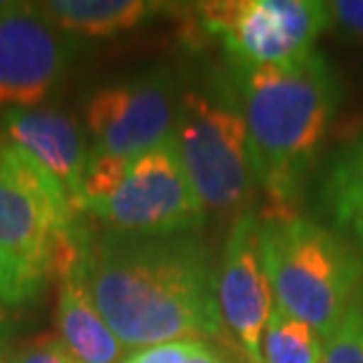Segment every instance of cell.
I'll return each instance as SVG.
<instances>
[{
  "label": "cell",
  "mask_w": 363,
  "mask_h": 363,
  "mask_svg": "<svg viewBox=\"0 0 363 363\" xmlns=\"http://www.w3.org/2000/svg\"><path fill=\"white\" fill-rule=\"evenodd\" d=\"M0 323H7V311L3 304H0Z\"/></svg>",
  "instance_id": "obj_23"
},
{
  "label": "cell",
  "mask_w": 363,
  "mask_h": 363,
  "mask_svg": "<svg viewBox=\"0 0 363 363\" xmlns=\"http://www.w3.org/2000/svg\"><path fill=\"white\" fill-rule=\"evenodd\" d=\"M323 363H363V283L342 321L323 340Z\"/></svg>",
  "instance_id": "obj_17"
},
{
  "label": "cell",
  "mask_w": 363,
  "mask_h": 363,
  "mask_svg": "<svg viewBox=\"0 0 363 363\" xmlns=\"http://www.w3.org/2000/svg\"><path fill=\"white\" fill-rule=\"evenodd\" d=\"M81 224H62L33 196L0 177V304L5 309L26 307L45 293L57 234Z\"/></svg>",
  "instance_id": "obj_10"
},
{
  "label": "cell",
  "mask_w": 363,
  "mask_h": 363,
  "mask_svg": "<svg viewBox=\"0 0 363 363\" xmlns=\"http://www.w3.org/2000/svg\"><path fill=\"white\" fill-rule=\"evenodd\" d=\"M88 215L106 229L133 234H182L201 231L208 220L189 182L172 137L161 147L133 158L111 199Z\"/></svg>",
  "instance_id": "obj_6"
},
{
  "label": "cell",
  "mask_w": 363,
  "mask_h": 363,
  "mask_svg": "<svg viewBox=\"0 0 363 363\" xmlns=\"http://www.w3.org/2000/svg\"><path fill=\"white\" fill-rule=\"evenodd\" d=\"M10 363H78L60 335H40L19 347Z\"/></svg>",
  "instance_id": "obj_18"
},
{
  "label": "cell",
  "mask_w": 363,
  "mask_h": 363,
  "mask_svg": "<svg viewBox=\"0 0 363 363\" xmlns=\"http://www.w3.org/2000/svg\"><path fill=\"white\" fill-rule=\"evenodd\" d=\"M259 236L274 304L325 340L363 283V252L297 213L264 215Z\"/></svg>",
  "instance_id": "obj_3"
},
{
  "label": "cell",
  "mask_w": 363,
  "mask_h": 363,
  "mask_svg": "<svg viewBox=\"0 0 363 363\" xmlns=\"http://www.w3.org/2000/svg\"><path fill=\"white\" fill-rule=\"evenodd\" d=\"M76 40L43 3H7L0 10V108H33L60 83Z\"/></svg>",
  "instance_id": "obj_8"
},
{
  "label": "cell",
  "mask_w": 363,
  "mask_h": 363,
  "mask_svg": "<svg viewBox=\"0 0 363 363\" xmlns=\"http://www.w3.org/2000/svg\"><path fill=\"white\" fill-rule=\"evenodd\" d=\"M179 104V85L168 67L97 88L85 104L92 149L133 158L161 147L172 137Z\"/></svg>",
  "instance_id": "obj_7"
},
{
  "label": "cell",
  "mask_w": 363,
  "mask_h": 363,
  "mask_svg": "<svg viewBox=\"0 0 363 363\" xmlns=\"http://www.w3.org/2000/svg\"><path fill=\"white\" fill-rule=\"evenodd\" d=\"M199 342L201 340H175V342L144 347V350H137L125 363H186Z\"/></svg>",
  "instance_id": "obj_19"
},
{
  "label": "cell",
  "mask_w": 363,
  "mask_h": 363,
  "mask_svg": "<svg viewBox=\"0 0 363 363\" xmlns=\"http://www.w3.org/2000/svg\"><path fill=\"white\" fill-rule=\"evenodd\" d=\"M85 267L88 259L74 274L60 281V302H57L60 337L78 363H118L123 345L92 300L85 281Z\"/></svg>",
  "instance_id": "obj_13"
},
{
  "label": "cell",
  "mask_w": 363,
  "mask_h": 363,
  "mask_svg": "<svg viewBox=\"0 0 363 363\" xmlns=\"http://www.w3.org/2000/svg\"><path fill=\"white\" fill-rule=\"evenodd\" d=\"M7 3H3V0H0V10H3V7H5Z\"/></svg>",
  "instance_id": "obj_24"
},
{
  "label": "cell",
  "mask_w": 363,
  "mask_h": 363,
  "mask_svg": "<svg viewBox=\"0 0 363 363\" xmlns=\"http://www.w3.org/2000/svg\"><path fill=\"white\" fill-rule=\"evenodd\" d=\"M262 363H323V340L309 323L274 304L262 333Z\"/></svg>",
  "instance_id": "obj_15"
},
{
  "label": "cell",
  "mask_w": 363,
  "mask_h": 363,
  "mask_svg": "<svg viewBox=\"0 0 363 363\" xmlns=\"http://www.w3.org/2000/svg\"><path fill=\"white\" fill-rule=\"evenodd\" d=\"M85 281L99 314L130 350L227 333L217 302V262L199 231L104 229L90 241Z\"/></svg>",
  "instance_id": "obj_1"
},
{
  "label": "cell",
  "mask_w": 363,
  "mask_h": 363,
  "mask_svg": "<svg viewBox=\"0 0 363 363\" xmlns=\"http://www.w3.org/2000/svg\"><path fill=\"white\" fill-rule=\"evenodd\" d=\"M3 125L7 140L26 149L62 182L76 210L83 215L81 186L90 151L85 149L78 123L57 108L33 106L7 108L3 111Z\"/></svg>",
  "instance_id": "obj_11"
},
{
  "label": "cell",
  "mask_w": 363,
  "mask_h": 363,
  "mask_svg": "<svg viewBox=\"0 0 363 363\" xmlns=\"http://www.w3.org/2000/svg\"><path fill=\"white\" fill-rule=\"evenodd\" d=\"M10 337L12 328L10 323H0V363H10L12 361V350H10Z\"/></svg>",
  "instance_id": "obj_22"
},
{
  "label": "cell",
  "mask_w": 363,
  "mask_h": 363,
  "mask_svg": "<svg viewBox=\"0 0 363 363\" xmlns=\"http://www.w3.org/2000/svg\"><path fill=\"white\" fill-rule=\"evenodd\" d=\"M128 163L130 161H125V158L104 154L99 149H90L88 165H85V175H83V186H81L83 215H88L94 206L111 199L116 189L121 186L123 177H125Z\"/></svg>",
  "instance_id": "obj_16"
},
{
  "label": "cell",
  "mask_w": 363,
  "mask_h": 363,
  "mask_svg": "<svg viewBox=\"0 0 363 363\" xmlns=\"http://www.w3.org/2000/svg\"><path fill=\"white\" fill-rule=\"evenodd\" d=\"M259 229L262 217L252 206L236 215L217 264V302L224 328L248 363H262V333L274 309Z\"/></svg>",
  "instance_id": "obj_9"
},
{
  "label": "cell",
  "mask_w": 363,
  "mask_h": 363,
  "mask_svg": "<svg viewBox=\"0 0 363 363\" xmlns=\"http://www.w3.org/2000/svg\"><path fill=\"white\" fill-rule=\"evenodd\" d=\"M172 144L208 215L236 217L252 206L245 116L229 71L179 90Z\"/></svg>",
  "instance_id": "obj_4"
},
{
  "label": "cell",
  "mask_w": 363,
  "mask_h": 363,
  "mask_svg": "<svg viewBox=\"0 0 363 363\" xmlns=\"http://www.w3.org/2000/svg\"><path fill=\"white\" fill-rule=\"evenodd\" d=\"M186 363H227V361H224V357L215 350V347H210L206 340H201L199 347H196V352L189 357Z\"/></svg>",
  "instance_id": "obj_21"
},
{
  "label": "cell",
  "mask_w": 363,
  "mask_h": 363,
  "mask_svg": "<svg viewBox=\"0 0 363 363\" xmlns=\"http://www.w3.org/2000/svg\"><path fill=\"white\" fill-rule=\"evenodd\" d=\"M311 196L314 220L363 252V137L328 156Z\"/></svg>",
  "instance_id": "obj_12"
},
{
  "label": "cell",
  "mask_w": 363,
  "mask_h": 363,
  "mask_svg": "<svg viewBox=\"0 0 363 363\" xmlns=\"http://www.w3.org/2000/svg\"><path fill=\"white\" fill-rule=\"evenodd\" d=\"M43 7L71 35L106 38L161 17L170 5L149 0H50Z\"/></svg>",
  "instance_id": "obj_14"
},
{
  "label": "cell",
  "mask_w": 363,
  "mask_h": 363,
  "mask_svg": "<svg viewBox=\"0 0 363 363\" xmlns=\"http://www.w3.org/2000/svg\"><path fill=\"white\" fill-rule=\"evenodd\" d=\"M199 26L227 55V64L283 67L316 52V40L330 26L321 0H227L196 5Z\"/></svg>",
  "instance_id": "obj_5"
},
{
  "label": "cell",
  "mask_w": 363,
  "mask_h": 363,
  "mask_svg": "<svg viewBox=\"0 0 363 363\" xmlns=\"http://www.w3.org/2000/svg\"><path fill=\"white\" fill-rule=\"evenodd\" d=\"M241 97L255 184L274 203L272 213H295L314 165L340 88L321 52L283 67L227 64Z\"/></svg>",
  "instance_id": "obj_2"
},
{
  "label": "cell",
  "mask_w": 363,
  "mask_h": 363,
  "mask_svg": "<svg viewBox=\"0 0 363 363\" xmlns=\"http://www.w3.org/2000/svg\"><path fill=\"white\" fill-rule=\"evenodd\" d=\"M328 12L330 26L363 43V0H335V3H328Z\"/></svg>",
  "instance_id": "obj_20"
}]
</instances>
